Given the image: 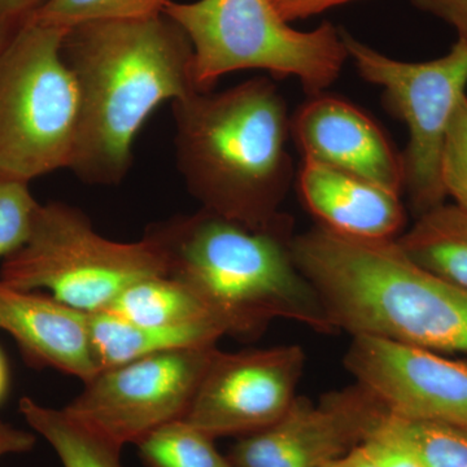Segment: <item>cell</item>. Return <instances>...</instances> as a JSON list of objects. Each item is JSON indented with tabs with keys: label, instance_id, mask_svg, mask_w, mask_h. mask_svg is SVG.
I'll use <instances>...</instances> for the list:
<instances>
[{
	"label": "cell",
	"instance_id": "2",
	"mask_svg": "<svg viewBox=\"0 0 467 467\" xmlns=\"http://www.w3.org/2000/svg\"><path fill=\"white\" fill-rule=\"evenodd\" d=\"M171 104L175 165L201 208L252 227L290 217L281 211L294 178L290 116L269 77Z\"/></svg>",
	"mask_w": 467,
	"mask_h": 467
},
{
	"label": "cell",
	"instance_id": "29",
	"mask_svg": "<svg viewBox=\"0 0 467 467\" xmlns=\"http://www.w3.org/2000/svg\"><path fill=\"white\" fill-rule=\"evenodd\" d=\"M36 445V435L0 422V459L8 454L26 453Z\"/></svg>",
	"mask_w": 467,
	"mask_h": 467
},
{
	"label": "cell",
	"instance_id": "18",
	"mask_svg": "<svg viewBox=\"0 0 467 467\" xmlns=\"http://www.w3.org/2000/svg\"><path fill=\"white\" fill-rule=\"evenodd\" d=\"M106 312L147 326H220L192 288L167 275L149 276L129 285Z\"/></svg>",
	"mask_w": 467,
	"mask_h": 467
},
{
	"label": "cell",
	"instance_id": "8",
	"mask_svg": "<svg viewBox=\"0 0 467 467\" xmlns=\"http://www.w3.org/2000/svg\"><path fill=\"white\" fill-rule=\"evenodd\" d=\"M348 57L359 75L383 91V104L408 126L404 192L416 218L447 199L442 187V147L467 88V39L459 38L444 57L430 61L396 60L340 29Z\"/></svg>",
	"mask_w": 467,
	"mask_h": 467
},
{
	"label": "cell",
	"instance_id": "1",
	"mask_svg": "<svg viewBox=\"0 0 467 467\" xmlns=\"http://www.w3.org/2000/svg\"><path fill=\"white\" fill-rule=\"evenodd\" d=\"M61 52L81 97L69 171L92 186H119L150 115L198 91L192 43L171 17L159 14L69 27Z\"/></svg>",
	"mask_w": 467,
	"mask_h": 467
},
{
	"label": "cell",
	"instance_id": "28",
	"mask_svg": "<svg viewBox=\"0 0 467 467\" xmlns=\"http://www.w3.org/2000/svg\"><path fill=\"white\" fill-rule=\"evenodd\" d=\"M270 2L284 20L292 23V21L306 20L356 0H270Z\"/></svg>",
	"mask_w": 467,
	"mask_h": 467
},
{
	"label": "cell",
	"instance_id": "3",
	"mask_svg": "<svg viewBox=\"0 0 467 467\" xmlns=\"http://www.w3.org/2000/svg\"><path fill=\"white\" fill-rule=\"evenodd\" d=\"M292 254L337 333L467 352V290L420 265L398 239L318 225L294 236Z\"/></svg>",
	"mask_w": 467,
	"mask_h": 467
},
{
	"label": "cell",
	"instance_id": "21",
	"mask_svg": "<svg viewBox=\"0 0 467 467\" xmlns=\"http://www.w3.org/2000/svg\"><path fill=\"white\" fill-rule=\"evenodd\" d=\"M380 429L413 451L425 467H467V429L405 420L389 413Z\"/></svg>",
	"mask_w": 467,
	"mask_h": 467
},
{
	"label": "cell",
	"instance_id": "13",
	"mask_svg": "<svg viewBox=\"0 0 467 467\" xmlns=\"http://www.w3.org/2000/svg\"><path fill=\"white\" fill-rule=\"evenodd\" d=\"M304 160L364 178L393 192H404V161L382 128L355 104L310 95L290 119Z\"/></svg>",
	"mask_w": 467,
	"mask_h": 467
},
{
	"label": "cell",
	"instance_id": "22",
	"mask_svg": "<svg viewBox=\"0 0 467 467\" xmlns=\"http://www.w3.org/2000/svg\"><path fill=\"white\" fill-rule=\"evenodd\" d=\"M171 0H47L34 21L69 29L91 21L125 20L162 14Z\"/></svg>",
	"mask_w": 467,
	"mask_h": 467
},
{
	"label": "cell",
	"instance_id": "16",
	"mask_svg": "<svg viewBox=\"0 0 467 467\" xmlns=\"http://www.w3.org/2000/svg\"><path fill=\"white\" fill-rule=\"evenodd\" d=\"M92 349L99 370L168 350L216 346L223 337L214 324L147 326L101 310L88 313Z\"/></svg>",
	"mask_w": 467,
	"mask_h": 467
},
{
	"label": "cell",
	"instance_id": "5",
	"mask_svg": "<svg viewBox=\"0 0 467 467\" xmlns=\"http://www.w3.org/2000/svg\"><path fill=\"white\" fill-rule=\"evenodd\" d=\"M162 14L192 46L198 91L213 90L221 77L257 69L295 77L309 95L339 78L348 52L337 29L324 23L312 32L292 29L270 0H171Z\"/></svg>",
	"mask_w": 467,
	"mask_h": 467
},
{
	"label": "cell",
	"instance_id": "10",
	"mask_svg": "<svg viewBox=\"0 0 467 467\" xmlns=\"http://www.w3.org/2000/svg\"><path fill=\"white\" fill-rule=\"evenodd\" d=\"M389 416L383 402L356 382L317 402L296 396L281 420L243 436L229 459L235 467H325L364 444Z\"/></svg>",
	"mask_w": 467,
	"mask_h": 467
},
{
	"label": "cell",
	"instance_id": "25",
	"mask_svg": "<svg viewBox=\"0 0 467 467\" xmlns=\"http://www.w3.org/2000/svg\"><path fill=\"white\" fill-rule=\"evenodd\" d=\"M362 445L379 467H425L413 451L382 429Z\"/></svg>",
	"mask_w": 467,
	"mask_h": 467
},
{
	"label": "cell",
	"instance_id": "19",
	"mask_svg": "<svg viewBox=\"0 0 467 467\" xmlns=\"http://www.w3.org/2000/svg\"><path fill=\"white\" fill-rule=\"evenodd\" d=\"M18 410L27 425L57 451L63 467H124V447L70 416L66 409L45 407L23 398Z\"/></svg>",
	"mask_w": 467,
	"mask_h": 467
},
{
	"label": "cell",
	"instance_id": "31",
	"mask_svg": "<svg viewBox=\"0 0 467 467\" xmlns=\"http://www.w3.org/2000/svg\"><path fill=\"white\" fill-rule=\"evenodd\" d=\"M8 389V367L5 356L0 350V402L5 399Z\"/></svg>",
	"mask_w": 467,
	"mask_h": 467
},
{
	"label": "cell",
	"instance_id": "14",
	"mask_svg": "<svg viewBox=\"0 0 467 467\" xmlns=\"http://www.w3.org/2000/svg\"><path fill=\"white\" fill-rule=\"evenodd\" d=\"M0 331L16 340L30 365L52 368L86 383L99 373L88 313L38 291L0 281Z\"/></svg>",
	"mask_w": 467,
	"mask_h": 467
},
{
	"label": "cell",
	"instance_id": "24",
	"mask_svg": "<svg viewBox=\"0 0 467 467\" xmlns=\"http://www.w3.org/2000/svg\"><path fill=\"white\" fill-rule=\"evenodd\" d=\"M442 187L454 204L467 211V95L451 119L442 147Z\"/></svg>",
	"mask_w": 467,
	"mask_h": 467
},
{
	"label": "cell",
	"instance_id": "7",
	"mask_svg": "<svg viewBox=\"0 0 467 467\" xmlns=\"http://www.w3.org/2000/svg\"><path fill=\"white\" fill-rule=\"evenodd\" d=\"M161 275H167L164 256L149 236L112 241L85 212L61 202L41 204L29 239L0 266L3 284L48 291L85 313L106 310L129 285Z\"/></svg>",
	"mask_w": 467,
	"mask_h": 467
},
{
	"label": "cell",
	"instance_id": "9",
	"mask_svg": "<svg viewBox=\"0 0 467 467\" xmlns=\"http://www.w3.org/2000/svg\"><path fill=\"white\" fill-rule=\"evenodd\" d=\"M216 349L168 350L103 368L64 409L121 447L137 444L153 430L183 420Z\"/></svg>",
	"mask_w": 467,
	"mask_h": 467
},
{
	"label": "cell",
	"instance_id": "20",
	"mask_svg": "<svg viewBox=\"0 0 467 467\" xmlns=\"http://www.w3.org/2000/svg\"><path fill=\"white\" fill-rule=\"evenodd\" d=\"M137 447L147 467H235L218 451L213 436L184 420L153 430Z\"/></svg>",
	"mask_w": 467,
	"mask_h": 467
},
{
	"label": "cell",
	"instance_id": "17",
	"mask_svg": "<svg viewBox=\"0 0 467 467\" xmlns=\"http://www.w3.org/2000/svg\"><path fill=\"white\" fill-rule=\"evenodd\" d=\"M409 256L434 275L467 290V211L439 205L416 218L398 238Z\"/></svg>",
	"mask_w": 467,
	"mask_h": 467
},
{
	"label": "cell",
	"instance_id": "4",
	"mask_svg": "<svg viewBox=\"0 0 467 467\" xmlns=\"http://www.w3.org/2000/svg\"><path fill=\"white\" fill-rule=\"evenodd\" d=\"M144 235L161 251L167 275L201 297L225 335L257 337L279 318L337 333L295 263L291 217L252 227L201 208L153 223Z\"/></svg>",
	"mask_w": 467,
	"mask_h": 467
},
{
	"label": "cell",
	"instance_id": "23",
	"mask_svg": "<svg viewBox=\"0 0 467 467\" xmlns=\"http://www.w3.org/2000/svg\"><path fill=\"white\" fill-rule=\"evenodd\" d=\"M39 207L29 183L0 178V259L26 244Z\"/></svg>",
	"mask_w": 467,
	"mask_h": 467
},
{
	"label": "cell",
	"instance_id": "27",
	"mask_svg": "<svg viewBox=\"0 0 467 467\" xmlns=\"http://www.w3.org/2000/svg\"><path fill=\"white\" fill-rule=\"evenodd\" d=\"M420 11L450 24L459 38L467 39V0H411Z\"/></svg>",
	"mask_w": 467,
	"mask_h": 467
},
{
	"label": "cell",
	"instance_id": "26",
	"mask_svg": "<svg viewBox=\"0 0 467 467\" xmlns=\"http://www.w3.org/2000/svg\"><path fill=\"white\" fill-rule=\"evenodd\" d=\"M47 0H0V46L33 20Z\"/></svg>",
	"mask_w": 467,
	"mask_h": 467
},
{
	"label": "cell",
	"instance_id": "6",
	"mask_svg": "<svg viewBox=\"0 0 467 467\" xmlns=\"http://www.w3.org/2000/svg\"><path fill=\"white\" fill-rule=\"evenodd\" d=\"M67 30L32 20L0 46V178L30 183L72 165L81 97Z\"/></svg>",
	"mask_w": 467,
	"mask_h": 467
},
{
	"label": "cell",
	"instance_id": "15",
	"mask_svg": "<svg viewBox=\"0 0 467 467\" xmlns=\"http://www.w3.org/2000/svg\"><path fill=\"white\" fill-rule=\"evenodd\" d=\"M297 189L319 226L361 239H398L407 211L401 195L356 175L304 160Z\"/></svg>",
	"mask_w": 467,
	"mask_h": 467
},
{
	"label": "cell",
	"instance_id": "30",
	"mask_svg": "<svg viewBox=\"0 0 467 467\" xmlns=\"http://www.w3.org/2000/svg\"><path fill=\"white\" fill-rule=\"evenodd\" d=\"M325 467H379V465L371 459L364 445H359Z\"/></svg>",
	"mask_w": 467,
	"mask_h": 467
},
{
	"label": "cell",
	"instance_id": "11",
	"mask_svg": "<svg viewBox=\"0 0 467 467\" xmlns=\"http://www.w3.org/2000/svg\"><path fill=\"white\" fill-rule=\"evenodd\" d=\"M304 365L299 346L216 349L183 420L214 439L261 431L290 409Z\"/></svg>",
	"mask_w": 467,
	"mask_h": 467
},
{
	"label": "cell",
	"instance_id": "12",
	"mask_svg": "<svg viewBox=\"0 0 467 467\" xmlns=\"http://www.w3.org/2000/svg\"><path fill=\"white\" fill-rule=\"evenodd\" d=\"M344 367L393 416L467 429V361L358 335L352 337Z\"/></svg>",
	"mask_w": 467,
	"mask_h": 467
}]
</instances>
